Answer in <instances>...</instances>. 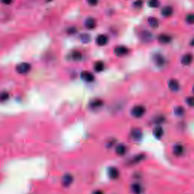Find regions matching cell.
I'll use <instances>...</instances> for the list:
<instances>
[{
  "mask_svg": "<svg viewBox=\"0 0 194 194\" xmlns=\"http://www.w3.org/2000/svg\"><path fill=\"white\" fill-rule=\"evenodd\" d=\"M131 113L134 117L139 118L143 116L146 113V108L143 106H136L132 108Z\"/></svg>",
  "mask_w": 194,
  "mask_h": 194,
  "instance_id": "obj_1",
  "label": "cell"
},
{
  "mask_svg": "<svg viewBox=\"0 0 194 194\" xmlns=\"http://www.w3.org/2000/svg\"><path fill=\"white\" fill-rule=\"evenodd\" d=\"M31 69V65L27 62H23L16 66V71L20 74H26Z\"/></svg>",
  "mask_w": 194,
  "mask_h": 194,
  "instance_id": "obj_2",
  "label": "cell"
},
{
  "mask_svg": "<svg viewBox=\"0 0 194 194\" xmlns=\"http://www.w3.org/2000/svg\"><path fill=\"white\" fill-rule=\"evenodd\" d=\"M114 52L117 56H124L129 52V49L124 46H118L115 48Z\"/></svg>",
  "mask_w": 194,
  "mask_h": 194,
  "instance_id": "obj_3",
  "label": "cell"
},
{
  "mask_svg": "<svg viewBox=\"0 0 194 194\" xmlns=\"http://www.w3.org/2000/svg\"><path fill=\"white\" fill-rule=\"evenodd\" d=\"M103 104H104L103 100H102V99H96L90 102V104H89V107L91 109H93V110H96V109H100L101 107H102Z\"/></svg>",
  "mask_w": 194,
  "mask_h": 194,
  "instance_id": "obj_4",
  "label": "cell"
},
{
  "mask_svg": "<svg viewBox=\"0 0 194 194\" xmlns=\"http://www.w3.org/2000/svg\"><path fill=\"white\" fill-rule=\"evenodd\" d=\"M140 38L143 42L148 43L152 40V34L148 30H142L140 34Z\"/></svg>",
  "mask_w": 194,
  "mask_h": 194,
  "instance_id": "obj_5",
  "label": "cell"
},
{
  "mask_svg": "<svg viewBox=\"0 0 194 194\" xmlns=\"http://www.w3.org/2000/svg\"><path fill=\"white\" fill-rule=\"evenodd\" d=\"M80 77H81L82 80H84L86 82H93L95 80V77L93 74L91 72L87 71H84L81 72Z\"/></svg>",
  "mask_w": 194,
  "mask_h": 194,
  "instance_id": "obj_6",
  "label": "cell"
},
{
  "mask_svg": "<svg viewBox=\"0 0 194 194\" xmlns=\"http://www.w3.org/2000/svg\"><path fill=\"white\" fill-rule=\"evenodd\" d=\"M131 137L134 140L139 141L142 139L143 133L142 131L139 128H134L133 129L131 132Z\"/></svg>",
  "mask_w": 194,
  "mask_h": 194,
  "instance_id": "obj_7",
  "label": "cell"
},
{
  "mask_svg": "<svg viewBox=\"0 0 194 194\" xmlns=\"http://www.w3.org/2000/svg\"><path fill=\"white\" fill-rule=\"evenodd\" d=\"M73 181H74L73 176L70 174H66L62 177V184L65 187H69L72 184Z\"/></svg>",
  "mask_w": 194,
  "mask_h": 194,
  "instance_id": "obj_8",
  "label": "cell"
},
{
  "mask_svg": "<svg viewBox=\"0 0 194 194\" xmlns=\"http://www.w3.org/2000/svg\"><path fill=\"white\" fill-rule=\"evenodd\" d=\"M108 40H109V38L107 36L104 35V34H100V35L97 36V37L96 38V43L99 46H104L108 43Z\"/></svg>",
  "mask_w": 194,
  "mask_h": 194,
  "instance_id": "obj_9",
  "label": "cell"
},
{
  "mask_svg": "<svg viewBox=\"0 0 194 194\" xmlns=\"http://www.w3.org/2000/svg\"><path fill=\"white\" fill-rule=\"evenodd\" d=\"M152 59H153V62L158 67H162L165 65L164 57L160 54H156V55H153Z\"/></svg>",
  "mask_w": 194,
  "mask_h": 194,
  "instance_id": "obj_10",
  "label": "cell"
},
{
  "mask_svg": "<svg viewBox=\"0 0 194 194\" xmlns=\"http://www.w3.org/2000/svg\"><path fill=\"white\" fill-rule=\"evenodd\" d=\"M85 27L87 30H93L96 27V21L93 18H88L85 21Z\"/></svg>",
  "mask_w": 194,
  "mask_h": 194,
  "instance_id": "obj_11",
  "label": "cell"
},
{
  "mask_svg": "<svg viewBox=\"0 0 194 194\" xmlns=\"http://www.w3.org/2000/svg\"><path fill=\"white\" fill-rule=\"evenodd\" d=\"M108 174H109V177L112 180L117 179L118 177H119V175H120L119 170L115 167L109 168V171H108Z\"/></svg>",
  "mask_w": 194,
  "mask_h": 194,
  "instance_id": "obj_12",
  "label": "cell"
},
{
  "mask_svg": "<svg viewBox=\"0 0 194 194\" xmlns=\"http://www.w3.org/2000/svg\"><path fill=\"white\" fill-rule=\"evenodd\" d=\"M193 60V56L192 54H185L182 57V59H181V63H182L183 65L187 66L192 63Z\"/></svg>",
  "mask_w": 194,
  "mask_h": 194,
  "instance_id": "obj_13",
  "label": "cell"
},
{
  "mask_svg": "<svg viewBox=\"0 0 194 194\" xmlns=\"http://www.w3.org/2000/svg\"><path fill=\"white\" fill-rule=\"evenodd\" d=\"M168 87L171 91L176 92V91L179 90L180 84L177 80H175V79H171V80H169Z\"/></svg>",
  "mask_w": 194,
  "mask_h": 194,
  "instance_id": "obj_14",
  "label": "cell"
},
{
  "mask_svg": "<svg viewBox=\"0 0 194 194\" xmlns=\"http://www.w3.org/2000/svg\"><path fill=\"white\" fill-rule=\"evenodd\" d=\"M184 148L181 144L177 143L173 148V153L174 156H180L184 153Z\"/></svg>",
  "mask_w": 194,
  "mask_h": 194,
  "instance_id": "obj_15",
  "label": "cell"
},
{
  "mask_svg": "<svg viewBox=\"0 0 194 194\" xmlns=\"http://www.w3.org/2000/svg\"><path fill=\"white\" fill-rule=\"evenodd\" d=\"M173 12H174V10H173V8L171 6H169V5H167V6H165L162 9V16L165 18H168L170 16L173 15Z\"/></svg>",
  "mask_w": 194,
  "mask_h": 194,
  "instance_id": "obj_16",
  "label": "cell"
},
{
  "mask_svg": "<svg viewBox=\"0 0 194 194\" xmlns=\"http://www.w3.org/2000/svg\"><path fill=\"white\" fill-rule=\"evenodd\" d=\"M158 40L160 43L162 44H168L171 42V38L169 35H167V34H160V35L158 37Z\"/></svg>",
  "mask_w": 194,
  "mask_h": 194,
  "instance_id": "obj_17",
  "label": "cell"
},
{
  "mask_svg": "<svg viewBox=\"0 0 194 194\" xmlns=\"http://www.w3.org/2000/svg\"><path fill=\"white\" fill-rule=\"evenodd\" d=\"M127 152V147L124 144H119L118 146H117V147L115 149L116 154L118 156H124Z\"/></svg>",
  "mask_w": 194,
  "mask_h": 194,
  "instance_id": "obj_18",
  "label": "cell"
},
{
  "mask_svg": "<svg viewBox=\"0 0 194 194\" xmlns=\"http://www.w3.org/2000/svg\"><path fill=\"white\" fill-rule=\"evenodd\" d=\"M145 155L144 154H138L137 156H134L131 161H130V164H137V163L140 162L141 161L145 159Z\"/></svg>",
  "mask_w": 194,
  "mask_h": 194,
  "instance_id": "obj_19",
  "label": "cell"
},
{
  "mask_svg": "<svg viewBox=\"0 0 194 194\" xmlns=\"http://www.w3.org/2000/svg\"><path fill=\"white\" fill-rule=\"evenodd\" d=\"M93 68L96 72H101L105 68V64L101 61H98V62H95Z\"/></svg>",
  "mask_w": 194,
  "mask_h": 194,
  "instance_id": "obj_20",
  "label": "cell"
},
{
  "mask_svg": "<svg viewBox=\"0 0 194 194\" xmlns=\"http://www.w3.org/2000/svg\"><path fill=\"white\" fill-rule=\"evenodd\" d=\"M70 57L72 60L74 61H80L82 59V54L81 52H79V51L76 50L72 52L70 55Z\"/></svg>",
  "mask_w": 194,
  "mask_h": 194,
  "instance_id": "obj_21",
  "label": "cell"
},
{
  "mask_svg": "<svg viewBox=\"0 0 194 194\" xmlns=\"http://www.w3.org/2000/svg\"><path fill=\"white\" fill-rule=\"evenodd\" d=\"M131 191L134 194H141L143 192L141 186L138 184H134L131 185Z\"/></svg>",
  "mask_w": 194,
  "mask_h": 194,
  "instance_id": "obj_22",
  "label": "cell"
},
{
  "mask_svg": "<svg viewBox=\"0 0 194 194\" xmlns=\"http://www.w3.org/2000/svg\"><path fill=\"white\" fill-rule=\"evenodd\" d=\"M148 22H149V24L152 28H157L159 27V21H158L157 18L154 17H149L148 18Z\"/></svg>",
  "mask_w": 194,
  "mask_h": 194,
  "instance_id": "obj_23",
  "label": "cell"
},
{
  "mask_svg": "<svg viewBox=\"0 0 194 194\" xmlns=\"http://www.w3.org/2000/svg\"><path fill=\"white\" fill-rule=\"evenodd\" d=\"M163 134H164L163 128L162 127H160V126L156 127V128L154 129V131H153V134H154V136L156 138H159V139L162 137Z\"/></svg>",
  "mask_w": 194,
  "mask_h": 194,
  "instance_id": "obj_24",
  "label": "cell"
},
{
  "mask_svg": "<svg viewBox=\"0 0 194 194\" xmlns=\"http://www.w3.org/2000/svg\"><path fill=\"white\" fill-rule=\"evenodd\" d=\"M80 40L83 43H89L90 42L91 37L90 34H82L80 36Z\"/></svg>",
  "mask_w": 194,
  "mask_h": 194,
  "instance_id": "obj_25",
  "label": "cell"
},
{
  "mask_svg": "<svg viewBox=\"0 0 194 194\" xmlns=\"http://www.w3.org/2000/svg\"><path fill=\"white\" fill-rule=\"evenodd\" d=\"M184 113H185V109H184V107L179 106H177V107L174 109V114L177 116H182L184 115Z\"/></svg>",
  "mask_w": 194,
  "mask_h": 194,
  "instance_id": "obj_26",
  "label": "cell"
},
{
  "mask_svg": "<svg viewBox=\"0 0 194 194\" xmlns=\"http://www.w3.org/2000/svg\"><path fill=\"white\" fill-rule=\"evenodd\" d=\"M148 5L150 8H154L155 9V8H157V7L159 6L160 2H159V0H149Z\"/></svg>",
  "mask_w": 194,
  "mask_h": 194,
  "instance_id": "obj_27",
  "label": "cell"
},
{
  "mask_svg": "<svg viewBox=\"0 0 194 194\" xmlns=\"http://www.w3.org/2000/svg\"><path fill=\"white\" fill-rule=\"evenodd\" d=\"M186 21L187 22L190 24H194V14L190 13L188 14L187 16H186Z\"/></svg>",
  "mask_w": 194,
  "mask_h": 194,
  "instance_id": "obj_28",
  "label": "cell"
},
{
  "mask_svg": "<svg viewBox=\"0 0 194 194\" xmlns=\"http://www.w3.org/2000/svg\"><path fill=\"white\" fill-rule=\"evenodd\" d=\"M9 98V94L7 92H2L0 93V102H5L8 100Z\"/></svg>",
  "mask_w": 194,
  "mask_h": 194,
  "instance_id": "obj_29",
  "label": "cell"
},
{
  "mask_svg": "<svg viewBox=\"0 0 194 194\" xmlns=\"http://www.w3.org/2000/svg\"><path fill=\"white\" fill-rule=\"evenodd\" d=\"M186 102H187L188 106H191V107H194V96L188 97Z\"/></svg>",
  "mask_w": 194,
  "mask_h": 194,
  "instance_id": "obj_30",
  "label": "cell"
},
{
  "mask_svg": "<svg viewBox=\"0 0 194 194\" xmlns=\"http://www.w3.org/2000/svg\"><path fill=\"white\" fill-rule=\"evenodd\" d=\"M164 121H165V117H163V116H159V117L155 118L154 122L156 123V124H161V123H162Z\"/></svg>",
  "mask_w": 194,
  "mask_h": 194,
  "instance_id": "obj_31",
  "label": "cell"
},
{
  "mask_svg": "<svg viewBox=\"0 0 194 194\" xmlns=\"http://www.w3.org/2000/svg\"><path fill=\"white\" fill-rule=\"evenodd\" d=\"M87 3L90 5H92V6H95L97 4L99 3V0H87Z\"/></svg>",
  "mask_w": 194,
  "mask_h": 194,
  "instance_id": "obj_32",
  "label": "cell"
},
{
  "mask_svg": "<svg viewBox=\"0 0 194 194\" xmlns=\"http://www.w3.org/2000/svg\"><path fill=\"white\" fill-rule=\"evenodd\" d=\"M1 2L5 5H10L13 2V0H1Z\"/></svg>",
  "mask_w": 194,
  "mask_h": 194,
  "instance_id": "obj_33",
  "label": "cell"
},
{
  "mask_svg": "<svg viewBox=\"0 0 194 194\" xmlns=\"http://www.w3.org/2000/svg\"><path fill=\"white\" fill-rule=\"evenodd\" d=\"M142 4H143V2L141 1V0H137V2H134V5H135L136 7H141Z\"/></svg>",
  "mask_w": 194,
  "mask_h": 194,
  "instance_id": "obj_34",
  "label": "cell"
},
{
  "mask_svg": "<svg viewBox=\"0 0 194 194\" xmlns=\"http://www.w3.org/2000/svg\"><path fill=\"white\" fill-rule=\"evenodd\" d=\"M75 32H76V29L75 28H70L68 30V33L70 34H74V33H75Z\"/></svg>",
  "mask_w": 194,
  "mask_h": 194,
  "instance_id": "obj_35",
  "label": "cell"
},
{
  "mask_svg": "<svg viewBox=\"0 0 194 194\" xmlns=\"http://www.w3.org/2000/svg\"><path fill=\"white\" fill-rule=\"evenodd\" d=\"M93 194H104L102 190H96L93 193Z\"/></svg>",
  "mask_w": 194,
  "mask_h": 194,
  "instance_id": "obj_36",
  "label": "cell"
},
{
  "mask_svg": "<svg viewBox=\"0 0 194 194\" xmlns=\"http://www.w3.org/2000/svg\"><path fill=\"white\" fill-rule=\"evenodd\" d=\"M190 45H191V46H194V38L193 39V40H192V41H191Z\"/></svg>",
  "mask_w": 194,
  "mask_h": 194,
  "instance_id": "obj_37",
  "label": "cell"
},
{
  "mask_svg": "<svg viewBox=\"0 0 194 194\" xmlns=\"http://www.w3.org/2000/svg\"><path fill=\"white\" fill-rule=\"evenodd\" d=\"M193 93H194V87H193Z\"/></svg>",
  "mask_w": 194,
  "mask_h": 194,
  "instance_id": "obj_38",
  "label": "cell"
}]
</instances>
